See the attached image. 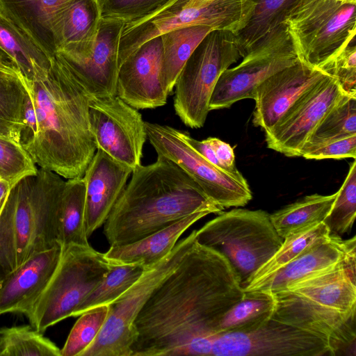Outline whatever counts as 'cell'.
I'll list each match as a JSON object with an SVG mask.
<instances>
[{
  "mask_svg": "<svg viewBox=\"0 0 356 356\" xmlns=\"http://www.w3.org/2000/svg\"><path fill=\"white\" fill-rule=\"evenodd\" d=\"M0 356H61L60 349L31 325L0 330Z\"/></svg>",
  "mask_w": 356,
  "mask_h": 356,
  "instance_id": "obj_36",
  "label": "cell"
},
{
  "mask_svg": "<svg viewBox=\"0 0 356 356\" xmlns=\"http://www.w3.org/2000/svg\"><path fill=\"white\" fill-rule=\"evenodd\" d=\"M327 76L299 60L266 79L255 90L254 125L264 133L270 130L297 100Z\"/></svg>",
  "mask_w": 356,
  "mask_h": 356,
  "instance_id": "obj_17",
  "label": "cell"
},
{
  "mask_svg": "<svg viewBox=\"0 0 356 356\" xmlns=\"http://www.w3.org/2000/svg\"><path fill=\"white\" fill-rule=\"evenodd\" d=\"M10 188L9 183L0 177V213L3 208Z\"/></svg>",
  "mask_w": 356,
  "mask_h": 356,
  "instance_id": "obj_45",
  "label": "cell"
},
{
  "mask_svg": "<svg viewBox=\"0 0 356 356\" xmlns=\"http://www.w3.org/2000/svg\"><path fill=\"white\" fill-rule=\"evenodd\" d=\"M307 0H299L298 3H300V2H303V1H305Z\"/></svg>",
  "mask_w": 356,
  "mask_h": 356,
  "instance_id": "obj_46",
  "label": "cell"
},
{
  "mask_svg": "<svg viewBox=\"0 0 356 356\" xmlns=\"http://www.w3.org/2000/svg\"><path fill=\"white\" fill-rule=\"evenodd\" d=\"M274 304L273 294L268 291H244L241 299L219 321L216 328L217 336L258 329L271 318Z\"/></svg>",
  "mask_w": 356,
  "mask_h": 356,
  "instance_id": "obj_27",
  "label": "cell"
},
{
  "mask_svg": "<svg viewBox=\"0 0 356 356\" xmlns=\"http://www.w3.org/2000/svg\"><path fill=\"white\" fill-rule=\"evenodd\" d=\"M254 7L252 0H171L153 14L124 24L119 64L145 42L177 29L205 26L237 34L246 25Z\"/></svg>",
  "mask_w": 356,
  "mask_h": 356,
  "instance_id": "obj_8",
  "label": "cell"
},
{
  "mask_svg": "<svg viewBox=\"0 0 356 356\" xmlns=\"http://www.w3.org/2000/svg\"><path fill=\"white\" fill-rule=\"evenodd\" d=\"M88 119L97 149L133 170L140 165L147 133L138 109L117 95L92 97Z\"/></svg>",
  "mask_w": 356,
  "mask_h": 356,
  "instance_id": "obj_14",
  "label": "cell"
},
{
  "mask_svg": "<svg viewBox=\"0 0 356 356\" xmlns=\"http://www.w3.org/2000/svg\"><path fill=\"white\" fill-rule=\"evenodd\" d=\"M356 0H307L284 20L299 60L320 68L355 42Z\"/></svg>",
  "mask_w": 356,
  "mask_h": 356,
  "instance_id": "obj_9",
  "label": "cell"
},
{
  "mask_svg": "<svg viewBox=\"0 0 356 356\" xmlns=\"http://www.w3.org/2000/svg\"><path fill=\"white\" fill-rule=\"evenodd\" d=\"M171 0H98L102 19L128 24L156 12Z\"/></svg>",
  "mask_w": 356,
  "mask_h": 356,
  "instance_id": "obj_40",
  "label": "cell"
},
{
  "mask_svg": "<svg viewBox=\"0 0 356 356\" xmlns=\"http://www.w3.org/2000/svg\"><path fill=\"white\" fill-rule=\"evenodd\" d=\"M23 81L21 145L40 168L67 179L83 177L97 151L88 119L92 97L58 53L46 74Z\"/></svg>",
  "mask_w": 356,
  "mask_h": 356,
  "instance_id": "obj_2",
  "label": "cell"
},
{
  "mask_svg": "<svg viewBox=\"0 0 356 356\" xmlns=\"http://www.w3.org/2000/svg\"><path fill=\"white\" fill-rule=\"evenodd\" d=\"M205 26H190L161 35V80L170 94L177 79L194 50L211 31Z\"/></svg>",
  "mask_w": 356,
  "mask_h": 356,
  "instance_id": "obj_26",
  "label": "cell"
},
{
  "mask_svg": "<svg viewBox=\"0 0 356 356\" xmlns=\"http://www.w3.org/2000/svg\"><path fill=\"white\" fill-rule=\"evenodd\" d=\"M70 0H0V15L29 38L51 60L56 49L51 32L56 12Z\"/></svg>",
  "mask_w": 356,
  "mask_h": 356,
  "instance_id": "obj_25",
  "label": "cell"
},
{
  "mask_svg": "<svg viewBox=\"0 0 356 356\" xmlns=\"http://www.w3.org/2000/svg\"><path fill=\"white\" fill-rule=\"evenodd\" d=\"M0 47L17 63L22 77L32 81L46 74L51 59L26 35L0 15Z\"/></svg>",
  "mask_w": 356,
  "mask_h": 356,
  "instance_id": "obj_31",
  "label": "cell"
},
{
  "mask_svg": "<svg viewBox=\"0 0 356 356\" xmlns=\"http://www.w3.org/2000/svg\"><path fill=\"white\" fill-rule=\"evenodd\" d=\"M124 24L119 20L102 19L98 35L88 54L74 59L60 54L92 97L116 95L119 44Z\"/></svg>",
  "mask_w": 356,
  "mask_h": 356,
  "instance_id": "obj_19",
  "label": "cell"
},
{
  "mask_svg": "<svg viewBox=\"0 0 356 356\" xmlns=\"http://www.w3.org/2000/svg\"><path fill=\"white\" fill-rule=\"evenodd\" d=\"M26 93L22 76L0 70V136L19 143Z\"/></svg>",
  "mask_w": 356,
  "mask_h": 356,
  "instance_id": "obj_32",
  "label": "cell"
},
{
  "mask_svg": "<svg viewBox=\"0 0 356 356\" xmlns=\"http://www.w3.org/2000/svg\"><path fill=\"white\" fill-rule=\"evenodd\" d=\"M355 242V236L343 240L330 234L250 290L262 289L275 293L331 268L356 250Z\"/></svg>",
  "mask_w": 356,
  "mask_h": 356,
  "instance_id": "obj_23",
  "label": "cell"
},
{
  "mask_svg": "<svg viewBox=\"0 0 356 356\" xmlns=\"http://www.w3.org/2000/svg\"><path fill=\"white\" fill-rule=\"evenodd\" d=\"M254 7L246 25L236 34L241 58L284 24L299 0H252Z\"/></svg>",
  "mask_w": 356,
  "mask_h": 356,
  "instance_id": "obj_29",
  "label": "cell"
},
{
  "mask_svg": "<svg viewBox=\"0 0 356 356\" xmlns=\"http://www.w3.org/2000/svg\"><path fill=\"white\" fill-rule=\"evenodd\" d=\"M243 293L227 259L195 238L138 312L131 356L211 355L219 321Z\"/></svg>",
  "mask_w": 356,
  "mask_h": 356,
  "instance_id": "obj_1",
  "label": "cell"
},
{
  "mask_svg": "<svg viewBox=\"0 0 356 356\" xmlns=\"http://www.w3.org/2000/svg\"><path fill=\"white\" fill-rule=\"evenodd\" d=\"M38 169L19 143L0 136V177L11 188L23 178L35 175Z\"/></svg>",
  "mask_w": 356,
  "mask_h": 356,
  "instance_id": "obj_39",
  "label": "cell"
},
{
  "mask_svg": "<svg viewBox=\"0 0 356 356\" xmlns=\"http://www.w3.org/2000/svg\"><path fill=\"white\" fill-rule=\"evenodd\" d=\"M131 175L104 223L110 246L140 240L198 211L223 210L182 168L163 156L138 165Z\"/></svg>",
  "mask_w": 356,
  "mask_h": 356,
  "instance_id": "obj_3",
  "label": "cell"
},
{
  "mask_svg": "<svg viewBox=\"0 0 356 356\" xmlns=\"http://www.w3.org/2000/svg\"><path fill=\"white\" fill-rule=\"evenodd\" d=\"M195 238L227 259L243 289L283 242L268 213L245 209L221 213L196 230Z\"/></svg>",
  "mask_w": 356,
  "mask_h": 356,
  "instance_id": "obj_6",
  "label": "cell"
},
{
  "mask_svg": "<svg viewBox=\"0 0 356 356\" xmlns=\"http://www.w3.org/2000/svg\"><path fill=\"white\" fill-rule=\"evenodd\" d=\"M61 254L57 244L35 253L0 280V315L26 314L54 274Z\"/></svg>",
  "mask_w": 356,
  "mask_h": 356,
  "instance_id": "obj_21",
  "label": "cell"
},
{
  "mask_svg": "<svg viewBox=\"0 0 356 356\" xmlns=\"http://www.w3.org/2000/svg\"><path fill=\"white\" fill-rule=\"evenodd\" d=\"M0 70L22 76L15 60L0 47Z\"/></svg>",
  "mask_w": 356,
  "mask_h": 356,
  "instance_id": "obj_44",
  "label": "cell"
},
{
  "mask_svg": "<svg viewBox=\"0 0 356 356\" xmlns=\"http://www.w3.org/2000/svg\"><path fill=\"white\" fill-rule=\"evenodd\" d=\"M196 230L176 243L156 264L109 305L106 321L94 342L80 356H131L135 319L156 287L181 262L195 241Z\"/></svg>",
  "mask_w": 356,
  "mask_h": 356,
  "instance_id": "obj_11",
  "label": "cell"
},
{
  "mask_svg": "<svg viewBox=\"0 0 356 356\" xmlns=\"http://www.w3.org/2000/svg\"><path fill=\"white\" fill-rule=\"evenodd\" d=\"M145 129L157 156L177 164L216 205L223 209L243 207L252 200L250 186L241 172L233 174L209 162L188 144L183 131L148 122Z\"/></svg>",
  "mask_w": 356,
  "mask_h": 356,
  "instance_id": "obj_12",
  "label": "cell"
},
{
  "mask_svg": "<svg viewBox=\"0 0 356 356\" xmlns=\"http://www.w3.org/2000/svg\"><path fill=\"white\" fill-rule=\"evenodd\" d=\"M337 193L323 195H309L270 214L277 234L282 238L323 222Z\"/></svg>",
  "mask_w": 356,
  "mask_h": 356,
  "instance_id": "obj_30",
  "label": "cell"
},
{
  "mask_svg": "<svg viewBox=\"0 0 356 356\" xmlns=\"http://www.w3.org/2000/svg\"><path fill=\"white\" fill-rule=\"evenodd\" d=\"M111 264L104 253L90 245L61 247L57 267L47 286L26 314L40 333L73 316L86 298L100 284Z\"/></svg>",
  "mask_w": 356,
  "mask_h": 356,
  "instance_id": "obj_7",
  "label": "cell"
},
{
  "mask_svg": "<svg viewBox=\"0 0 356 356\" xmlns=\"http://www.w3.org/2000/svg\"><path fill=\"white\" fill-rule=\"evenodd\" d=\"M65 181L38 168L10 191L0 213V266L10 272L58 243V211Z\"/></svg>",
  "mask_w": 356,
  "mask_h": 356,
  "instance_id": "obj_5",
  "label": "cell"
},
{
  "mask_svg": "<svg viewBox=\"0 0 356 356\" xmlns=\"http://www.w3.org/2000/svg\"><path fill=\"white\" fill-rule=\"evenodd\" d=\"M272 294V319L327 341L334 355L355 345V251L332 268Z\"/></svg>",
  "mask_w": 356,
  "mask_h": 356,
  "instance_id": "obj_4",
  "label": "cell"
},
{
  "mask_svg": "<svg viewBox=\"0 0 356 356\" xmlns=\"http://www.w3.org/2000/svg\"><path fill=\"white\" fill-rule=\"evenodd\" d=\"M210 213L207 210L198 211L140 240L126 245L110 246L104 253L105 257L114 265L131 264L145 268L151 266L172 250L186 229Z\"/></svg>",
  "mask_w": 356,
  "mask_h": 356,
  "instance_id": "obj_24",
  "label": "cell"
},
{
  "mask_svg": "<svg viewBox=\"0 0 356 356\" xmlns=\"http://www.w3.org/2000/svg\"><path fill=\"white\" fill-rule=\"evenodd\" d=\"M86 186L83 177L65 181L61 194L58 222V243L88 245L85 218Z\"/></svg>",
  "mask_w": 356,
  "mask_h": 356,
  "instance_id": "obj_28",
  "label": "cell"
},
{
  "mask_svg": "<svg viewBox=\"0 0 356 356\" xmlns=\"http://www.w3.org/2000/svg\"><path fill=\"white\" fill-rule=\"evenodd\" d=\"M347 93L338 80L327 76L306 92L279 122L265 132L269 149L289 157L301 156L302 148L323 115Z\"/></svg>",
  "mask_w": 356,
  "mask_h": 356,
  "instance_id": "obj_16",
  "label": "cell"
},
{
  "mask_svg": "<svg viewBox=\"0 0 356 356\" xmlns=\"http://www.w3.org/2000/svg\"><path fill=\"white\" fill-rule=\"evenodd\" d=\"M207 140L213 148L219 168L233 174L240 173L236 167L235 155L230 145L214 137H209Z\"/></svg>",
  "mask_w": 356,
  "mask_h": 356,
  "instance_id": "obj_43",
  "label": "cell"
},
{
  "mask_svg": "<svg viewBox=\"0 0 356 356\" xmlns=\"http://www.w3.org/2000/svg\"><path fill=\"white\" fill-rule=\"evenodd\" d=\"M102 19L98 0H70L64 3L51 24L56 52L67 59L88 54L98 35Z\"/></svg>",
  "mask_w": 356,
  "mask_h": 356,
  "instance_id": "obj_22",
  "label": "cell"
},
{
  "mask_svg": "<svg viewBox=\"0 0 356 356\" xmlns=\"http://www.w3.org/2000/svg\"><path fill=\"white\" fill-rule=\"evenodd\" d=\"M145 269L139 264H111L103 280L82 302L73 316H79L98 306L111 304L140 278Z\"/></svg>",
  "mask_w": 356,
  "mask_h": 356,
  "instance_id": "obj_35",
  "label": "cell"
},
{
  "mask_svg": "<svg viewBox=\"0 0 356 356\" xmlns=\"http://www.w3.org/2000/svg\"><path fill=\"white\" fill-rule=\"evenodd\" d=\"M211 355L324 356L334 355V353L322 338L270 318L257 330L218 336Z\"/></svg>",
  "mask_w": 356,
  "mask_h": 356,
  "instance_id": "obj_15",
  "label": "cell"
},
{
  "mask_svg": "<svg viewBox=\"0 0 356 356\" xmlns=\"http://www.w3.org/2000/svg\"><path fill=\"white\" fill-rule=\"evenodd\" d=\"M161 37L143 44L119 68L116 95L136 109L166 104L169 95L161 80Z\"/></svg>",
  "mask_w": 356,
  "mask_h": 356,
  "instance_id": "obj_18",
  "label": "cell"
},
{
  "mask_svg": "<svg viewBox=\"0 0 356 356\" xmlns=\"http://www.w3.org/2000/svg\"><path fill=\"white\" fill-rule=\"evenodd\" d=\"M323 222L330 234L342 236L351 231L356 216V161L348 172Z\"/></svg>",
  "mask_w": 356,
  "mask_h": 356,
  "instance_id": "obj_37",
  "label": "cell"
},
{
  "mask_svg": "<svg viewBox=\"0 0 356 356\" xmlns=\"http://www.w3.org/2000/svg\"><path fill=\"white\" fill-rule=\"evenodd\" d=\"M320 70L335 77L348 94L356 95V47L349 44Z\"/></svg>",
  "mask_w": 356,
  "mask_h": 356,
  "instance_id": "obj_41",
  "label": "cell"
},
{
  "mask_svg": "<svg viewBox=\"0 0 356 356\" xmlns=\"http://www.w3.org/2000/svg\"><path fill=\"white\" fill-rule=\"evenodd\" d=\"M356 134V95L346 94L321 118L301 153L325 143Z\"/></svg>",
  "mask_w": 356,
  "mask_h": 356,
  "instance_id": "obj_34",
  "label": "cell"
},
{
  "mask_svg": "<svg viewBox=\"0 0 356 356\" xmlns=\"http://www.w3.org/2000/svg\"><path fill=\"white\" fill-rule=\"evenodd\" d=\"M240 58L233 33L213 30L202 40L181 69L174 87V108L185 125L204 126L217 81Z\"/></svg>",
  "mask_w": 356,
  "mask_h": 356,
  "instance_id": "obj_10",
  "label": "cell"
},
{
  "mask_svg": "<svg viewBox=\"0 0 356 356\" xmlns=\"http://www.w3.org/2000/svg\"><path fill=\"white\" fill-rule=\"evenodd\" d=\"M298 61L284 24L248 52L238 65L222 72L211 96L209 111L229 108L241 99H254L260 83Z\"/></svg>",
  "mask_w": 356,
  "mask_h": 356,
  "instance_id": "obj_13",
  "label": "cell"
},
{
  "mask_svg": "<svg viewBox=\"0 0 356 356\" xmlns=\"http://www.w3.org/2000/svg\"><path fill=\"white\" fill-rule=\"evenodd\" d=\"M109 312V305H101L81 314L72 327L61 356H80L95 340L104 326Z\"/></svg>",
  "mask_w": 356,
  "mask_h": 356,
  "instance_id": "obj_38",
  "label": "cell"
},
{
  "mask_svg": "<svg viewBox=\"0 0 356 356\" xmlns=\"http://www.w3.org/2000/svg\"><path fill=\"white\" fill-rule=\"evenodd\" d=\"M132 171L131 168L97 149L83 175L86 186L85 218L88 238L105 222Z\"/></svg>",
  "mask_w": 356,
  "mask_h": 356,
  "instance_id": "obj_20",
  "label": "cell"
},
{
  "mask_svg": "<svg viewBox=\"0 0 356 356\" xmlns=\"http://www.w3.org/2000/svg\"><path fill=\"white\" fill-rule=\"evenodd\" d=\"M302 156L306 159H356V134L337 138L305 152Z\"/></svg>",
  "mask_w": 356,
  "mask_h": 356,
  "instance_id": "obj_42",
  "label": "cell"
},
{
  "mask_svg": "<svg viewBox=\"0 0 356 356\" xmlns=\"http://www.w3.org/2000/svg\"><path fill=\"white\" fill-rule=\"evenodd\" d=\"M330 235L328 227L322 222L285 237L278 250L254 274L244 291L252 289L293 260L305 250Z\"/></svg>",
  "mask_w": 356,
  "mask_h": 356,
  "instance_id": "obj_33",
  "label": "cell"
}]
</instances>
